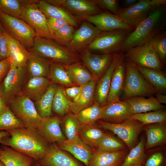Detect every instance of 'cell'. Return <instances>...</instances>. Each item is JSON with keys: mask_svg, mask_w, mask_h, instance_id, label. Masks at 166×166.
<instances>
[{"mask_svg": "<svg viewBox=\"0 0 166 166\" xmlns=\"http://www.w3.org/2000/svg\"><path fill=\"white\" fill-rule=\"evenodd\" d=\"M10 135L0 141L38 162L45 155L49 146L36 129L26 127L7 130Z\"/></svg>", "mask_w": 166, "mask_h": 166, "instance_id": "1", "label": "cell"}, {"mask_svg": "<svg viewBox=\"0 0 166 166\" xmlns=\"http://www.w3.org/2000/svg\"><path fill=\"white\" fill-rule=\"evenodd\" d=\"M160 6L149 12L136 26L122 45L120 53L149 42L165 30V9Z\"/></svg>", "mask_w": 166, "mask_h": 166, "instance_id": "2", "label": "cell"}, {"mask_svg": "<svg viewBox=\"0 0 166 166\" xmlns=\"http://www.w3.org/2000/svg\"><path fill=\"white\" fill-rule=\"evenodd\" d=\"M30 52L50 61L64 65L76 62L78 57L68 47L61 45L53 40L36 36Z\"/></svg>", "mask_w": 166, "mask_h": 166, "instance_id": "3", "label": "cell"}, {"mask_svg": "<svg viewBox=\"0 0 166 166\" xmlns=\"http://www.w3.org/2000/svg\"><path fill=\"white\" fill-rule=\"evenodd\" d=\"M125 73L123 99L153 96L157 92L144 78L135 65L125 58Z\"/></svg>", "mask_w": 166, "mask_h": 166, "instance_id": "4", "label": "cell"}, {"mask_svg": "<svg viewBox=\"0 0 166 166\" xmlns=\"http://www.w3.org/2000/svg\"><path fill=\"white\" fill-rule=\"evenodd\" d=\"M132 31L123 30L102 31L85 49L100 54L120 53L122 45Z\"/></svg>", "mask_w": 166, "mask_h": 166, "instance_id": "5", "label": "cell"}, {"mask_svg": "<svg viewBox=\"0 0 166 166\" xmlns=\"http://www.w3.org/2000/svg\"><path fill=\"white\" fill-rule=\"evenodd\" d=\"M0 24L5 31L26 49L32 48L36 35L33 29L23 20L0 10Z\"/></svg>", "mask_w": 166, "mask_h": 166, "instance_id": "6", "label": "cell"}, {"mask_svg": "<svg viewBox=\"0 0 166 166\" xmlns=\"http://www.w3.org/2000/svg\"><path fill=\"white\" fill-rule=\"evenodd\" d=\"M38 0H22V9L19 18L34 30L36 36L54 40L47 19L38 8Z\"/></svg>", "mask_w": 166, "mask_h": 166, "instance_id": "7", "label": "cell"}, {"mask_svg": "<svg viewBox=\"0 0 166 166\" xmlns=\"http://www.w3.org/2000/svg\"><path fill=\"white\" fill-rule=\"evenodd\" d=\"M8 105L14 114L26 127L37 129L42 118L32 100L20 93L13 99Z\"/></svg>", "mask_w": 166, "mask_h": 166, "instance_id": "8", "label": "cell"}, {"mask_svg": "<svg viewBox=\"0 0 166 166\" xmlns=\"http://www.w3.org/2000/svg\"><path fill=\"white\" fill-rule=\"evenodd\" d=\"M125 58L138 66L163 71L164 65L149 42L126 50Z\"/></svg>", "mask_w": 166, "mask_h": 166, "instance_id": "9", "label": "cell"}, {"mask_svg": "<svg viewBox=\"0 0 166 166\" xmlns=\"http://www.w3.org/2000/svg\"><path fill=\"white\" fill-rule=\"evenodd\" d=\"M97 121L101 127L117 135L129 150L133 147L143 126L139 121L130 118L119 123H111L100 120Z\"/></svg>", "mask_w": 166, "mask_h": 166, "instance_id": "10", "label": "cell"}, {"mask_svg": "<svg viewBox=\"0 0 166 166\" xmlns=\"http://www.w3.org/2000/svg\"><path fill=\"white\" fill-rule=\"evenodd\" d=\"M26 72V66L19 67L11 63L7 74L0 83V95L7 105L21 93Z\"/></svg>", "mask_w": 166, "mask_h": 166, "instance_id": "11", "label": "cell"}, {"mask_svg": "<svg viewBox=\"0 0 166 166\" xmlns=\"http://www.w3.org/2000/svg\"><path fill=\"white\" fill-rule=\"evenodd\" d=\"M166 4V0H138L131 6L121 8L117 15L125 23L135 28L149 12Z\"/></svg>", "mask_w": 166, "mask_h": 166, "instance_id": "12", "label": "cell"}, {"mask_svg": "<svg viewBox=\"0 0 166 166\" xmlns=\"http://www.w3.org/2000/svg\"><path fill=\"white\" fill-rule=\"evenodd\" d=\"M53 5L63 7L71 13L81 18L103 12L95 0H47Z\"/></svg>", "mask_w": 166, "mask_h": 166, "instance_id": "13", "label": "cell"}, {"mask_svg": "<svg viewBox=\"0 0 166 166\" xmlns=\"http://www.w3.org/2000/svg\"><path fill=\"white\" fill-rule=\"evenodd\" d=\"M123 53L115 54L113 59L101 77L97 81L94 96V102L100 107L105 105L109 91L111 82L114 72L119 64L124 59Z\"/></svg>", "mask_w": 166, "mask_h": 166, "instance_id": "14", "label": "cell"}, {"mask_svg": "<svg viewBox=\"0 0 166 166\" xmlns=\"http://www.w3.org/2000/svg\"><path fill=\"white\" fill-rule=\"evenodd\" d=\"M114 54L95 53L85 49L82 51L81 57L84 66L98 80L108 68Z\"/></svg>", "mask_w": 166, "mask_h": 166, "instance_id": "15", "label": "cell"}, {"mask_svg": "<svg viewBox=\"0 0 166 166\" xmlns=\"http://www.w3.org/2000/svg\"><path fill=\"white\" fill-rule=\"evenodd\" d=\"M85 21L91 23L101 31L117 30L132 31L135 28L126 23L117 15L103 12L87 17Z\"/></svg>", "mask_w": 166, "mask_h": 166, "instance_id": "16", "label": "cell"}, {"mask_svg": "<svg viewBox=\"0 0 166 166\" xmlns=\"http://www.w3.org/2000/svg\"><path fill=\"white\" fill-rule=\"evenodd\" d=\"M101 32L90 23L86 21H84L80 27L75 31L73 37L67 46L74 52L82 51Z\"/></svg>", "mask_w": 166, "mask_h": 166, "instance_id": "17", "label": "cell"}, {"mask_svg": "<svg viewBox=\"0 0 166 166\" xmlns=\"http://www.w3.org/2000/svg\"><path fill=\"white\" fill-rule=\"evenodd\" d=\"M133 115L128 104L120 100L101 107L99 120L111 123H119Z\"/></svg>", "mask_w": 166, "mask_h": 166, "instance_id": "18", "label": "cell"}, {"mask_svg": "<svg viewBox=\"0 0 166 166\" xmlns=\"http://www.w3.org/2000/svg\"><path fill=\"white\" fill-rule=\"evenodd\" d=\"M61 121L56 116L42 118L37 130L47 142L59 143L66 139L60 128Z\"/></svg>", "mask_w": 166, "mask_h": 166, "instance_id": "19", "label": "cell"}, {"mask_svg": "<svg viewBox=\"0 0 166 166\" xmlns=\"http://www.w3.org/2000/svg\"><path fill=\"white\" fill-rule=\"evenodd\" d=\"M38 162L43 166H83L55 145L50 146L45 156Z\"/></svg>", "mask_w": 166, "mask_h": 166, "instance_id": "20", "label": "cell"}, {"mask_svg": "<svg viewBox=\"0 0 166 166\" xmlns=\"http://www.w3.org/2000/svg\"><path fill=\"white\" fill-rule=\"evenodd\" d=\"M61 149L69 152L86 166L88 165L93 154L90 147L84 142L79 137L65 140L58 143Z\"/></svg>", "mask_w": 166, "mask_h": 166, "instance_id": "21", "label": "cell"}, {"mask_svg": "<svg viewBox=\"0 0 166 166\" xmlns=\"http://www.w3.org/2000/svg\"><path fill=\"white\" fill-rule=\"evenodd\" d=\"M127 153L125 149L114 152L96 150L87 166H120Z\"/></svg>", "mask_w": 166, "mask_h": 166, "instance_id": "22", "label": "cell"}, {"mask_svg": "<svg viewBox=\"0 0 166 166\" xmlns=\"http://www.w3.org/2000/svg\"><path fill=\"white\" fill-rule=\"evenodd\" d=\"M122 100L129 105L133 114L156 111L165 107L160 103L153 96L148 98L141 96L131 97Z\"/></svg>", "mask_w": 166, "mask_h": 166, "instance_id": "23", "label": "cell"}, {"mask_svg": "<svg viewBox=\"0 0 166 166\" xmlns=\"http://www.w3.org/2000/svg\"><path fill=\"white\" fill-rule=\"evenodd\" d=\"M125 73L124 58L114 72L106 104L121 100V96L123 93L124 86Z\"/></svg>", "mask_w": 166, "mask_h": 166, "instance_id": "24", "label": "cell"}, {"mask_svg": "<svg viewBox=\"0 0 166 166\" xmlns=\"http://www.w3.org/2000/svg\"><path fill=\"white\" fill-rule=\"evenodd\" d=\"M3 30L8 44L11 63L19 67H26L31 52Z\"/></svg>", "mask_w": 166, "mask_h": 166, "instance_id": "25", "label": "cell"}, {"mask_svg": "<svg viewBox=\"0 0 166 166\" xmlns=\"http://www.w3.org/2000/svg\"><path fill=\"white\" fill-rule=\"evenodd\" d=\"M0 160L6 166H31L34 160L8 146H0Z\"/></svg>", "mask_w": 166, "mask_h": 166, "instance_id": "26", "label": "cell"}, {"mask_svg": "<svg viewBox=\"0 0 166 166\" xmlns=\"http://www.w3.org/2000/svg\"><path fill=\"white\" fill-rule=\"evenodd\" d=\"M37 5L47 19H63L74 26L77 25V20L76 17L61 7L53 5L45 0L38 1Z\"/></svg>", "mask_w": 166, "mask_h": 166, "instance_id": "27", "label": "cell"}, {"mask_svg": "<svg viewBox=\"0 0 166 166\" xmlns=\"http://www.w3.org/2000/svg\"><path fill=\"white\" fill-rule=\"evenodd\" d=\"M51 83L46 77H30L21 93L35 102L43 95Z\"/></svg>", "mask_w": 166, "mask_h": 166, "instance_id": "28", "label": "cell"}, {"mask_svg": "<svg viewBox=\"0 0 166 166\" xmlns=\"http://www.w3.org/2000/svg\"><path fill=\"white\" fill-rule=\"evenodd\" d=\"M31 52L26 65V70L30 77H48L51 62L47 59Z\"/></svg>", "mask_w": 166, "mask_h": 166, "instance_id": "29", "label": "cell"}, {"mask_svg": "<svg viewBox=\"0 0 166 166\" xmlns=\"http://www.w3.org/2000/svg\"><path fill=\"white\" fill-rule=\"evenodd\" d=\"M133 64L146 80L157 92L163 94L166 93V76L164 71H158Z\"/></svg>", "mask_w": 166, "mask_h": 166, "instance_id": "30", "label": "cell"}, {"mask_svg": "<svg viewBox=\"0 0 166 166\" xmlns=\"http://www.w3.org/2000/svg\"><path fill=\"white\" fill-rule=\"evenodd\" d=\"M147 137L144 145L146 150L164 143L166 140L165 123L144 125Z\"/></svg>", "mask_w": 166, "mask_h": 166, "instance_id": "31", "label": "cell"}, {"mask_svg": "<svg viewBox=\"0 0 166 166\" xmlns=\"http://www.w3.org/2000/svg\"><path fill=\"white\" fill-rule=\"evenodd\" d=\"M98 80L94 78L83 87L77 100L74 102L71 111L76 114L81 110L93 104L95 89Z\"/></svg>", "mask_w": 166, "mask_h": 166, "instance_id": "32", "label": "cell"}, {"mask_svg": "<svg viewBox=\"0 0 166 166\" xmlns=\"http://www.w3.org/2000/svg\"><path fill=\"white\" fill-rule=\"evenodd\" d=\"M65 66L72 81L77 86H83L96 78L84 66L79 63L76 62Z\"/></svg>", "mask_w": 166, "mask_h": 166, "instance_id": "33", "label": "cell"}, {"mask_svg": "<svg viewBox=\"0 0 166 166\" xmlns=\"http://www.w3.org/2000/svg\"><path fill=\"white\" fill-rule=\"evenodd\" d=\"M57 84L51 83L43 95L34 103L39 115L44 118L51 117L52 105Z\"/></svg>", "mask_w": 166, "mask_h": 166, "instance_id": "34", "label": "cell"}, {"mask_svg": "<svg viewBox=\"0 0 166 166\" xmlns=\"http://www.w3.org/2000/svg\"><path fill=\"white\" fill-rule=\"evenodd\" d=\"M105 133L95 123L81 126L79 137L89 147L96 148Z\"/></svg>", "mask_w": 166, "mask_h": 166, "instance_id": "35", "label": "cell"}, {"mask_svg": "<svg viewBox=\"0 0 166 166\" xmlns=\"http://www.w3.org/2000/svg\"><path fill=\"white\" fill-rule=\"evenodd\" d=\"M73 104V102L65 94L63 87L57 85L52 105L54 112L58 115L63 116L71 111Z\"/></svg>", "mask_w": 166, "mask_h": 166, "instance_id": "36", "label": "cell"}, {"mask_svg": "<svg viewBox=\"0 0 166 166\" xmlns=\"http://www.w3.org/2000/svg\"><path fill=\"white\" fill-rule=\"evenodd\" d=\"M48 78L52 83L67 87L74 86L64 65L51 62Z\"/></svg>", "mask_w": 166, "mask_h": 166, "instance_id": "37", "label": "cell"}, {"mask_svg": "<svg viewBox=\"0 0 166 166\" xmlns=\"http://www.w3.org/2000/svg\"><path fill=\"white\" fill-rule=\"evenodd\" d=\"M101 110V107L94 103L75 115L81 126L91 124L100 119Z\"/></svg>", "mask_w": 166, "mask_h": 166, "instance_id": "38", "label": "cell"}, {"mask_svg": "<svg viewBox=\"0 0 166 166\" xmlns=\"http://www.w3.org/2000/svg\"><path fill=\"white\" fill-rule=\"evenodd\" d=\"M129 118L137 120L143 126L166 121V112L164 109L144 113L135 114Z\"/></svg>", "mask_w": 166, "mask_h": 166, "instance_id": "39", "label": "cell"}, {"mask_svg": "<svg viewBox=\"0 0 166 166\" xmlns=\"http://www.w3.org/2000/svg\"><path fill=\"white\" fill-rule=\"evenodd\" d=\"M61 122L62 123L66 139L72 140L79 137V133L81 125L75 114L67 115L61 121Z\"/></svg>", "mask_w": 166, "mask_h": 166, "instance_id": "40", "label": "cell"}, {"mask_svg": "<svg viewBox=\"0 0 166 166\" xmlns=\"http://www.w3.org/2000/svg\"><path fill=\"white\" fill-rule=\"evenodd\" d=\"M144 140L142 138L136 145L130 150L120 166H133L141 164L144 157Z\"/></svg>", "mask_w": 166, "mask_h": 166, "instance_id": "41", "label": "cell"}, {"mask_svg": "<svg viewBox=\"0 0 166 166\" xmlns=\"http://www.w3.org/2000/svg\"><path fill=\"white\" fill-rule=\"evenodd\" d=\"M26 127L9 107L0 115V131Z\"/></svg>", "mask_w": 166, "mask_h": 166, "instance_id": "42", "label": "cell"}, {"mask_svg": "<svg viewBox=\"0 0 166 166\" xmlns=\"http://www.w3.org/2000/svg\"><path fill=\"white\" fill-rule=\"evenodd\" d=\"M97 150L104 151L114 152L125 149V145L114 136L105 133L99 142Z\"/></svg>", "mask_w": 166, "mask_h": 166, "instance_id": "43", "label": "cell"}, {"mask_svg": "<svg viewBox=\"0 0 166 166\" xmlns=\"http://www.w3.org/2000/svg\"><path fill=\"white\" fill-rule=\"evenodd\" d=\"M149 42L164 65L166 62V32L164 30L158 33Z\"/></svg>", "mask_w": 166, "mask_h": 166, "instance_id": "44", "label": "cell"}, {"mask_svg": "<svg viewBox=\"0 0 166 166\" xmlns=\"http://www.w3.org/2000/svg\"><path fill=\"white\" fill-rule=\"evenodd\" d=\"M22 7L20 0H0V10L15 18H19Z\"/></svg>", "mask_w": 166, "mask_h": 166, "instance_id": "45", "label": "cell"}, {"mask_svg": "<svg viewBox=\"0 0 166 166\" xmlns=\"http://www.w3.org/2000/svg\"><path fill=\"white\" fill-rule=\"evenodd\" d=\"M74 27L68 24L59 28L53 34L54 40L67 46L73 37L75 31Z\"/></svg>", "mask_w": 166, "mask_h": 166, "instance_id": "46", "label": "cell"}, {"mask_svg": "<svg viewBox=\"0 0 166 166\" xmlns=\"http://www.w3.org/2000/svg\"><path fill=\"white\" fill-rule=\"evenodd\" d=\"M95 1L101 9L108 10L115 14L118 15L121 9L117 0H96Z\"/></svg>", "mask_w": 166, "mask_h": 166, "instance_id": "47", "label": "cell"}, {"mask_svg": "<svg viewBox=\"0 0 166 166\" xmlns=\"http://www.w3.org/2000/svg\"><path fill=\"white\" fill-rule=\"evenodd\" d=\"M10 57L9 47L2 27L0 24V61Z\"/></svg>", "mask_w": 166, "mask_h": 166, "instance_id": "48", "label": "cell"}, {"mask_svg": "<svg viewBox=\"0 0 166 166\" xmlns=\"http://www.w3.org/2000/svg\"><path fill=\"white\" fill-rule=\"evenodd\" d=\"M47 22L49 28L53 35L55 32L62 26L70 24L66 20L61 19H48Z\"/></svg>", "mask_w": 166, "mask_h": 166, "instance_id": "49", "label": "cell"}, {"mask_svg": "<svg viewBox=\"0 0 166 166\" xmlns=\"http://www.w3.org/2000/svg\"><path fill=\"white\" fill-rule=\"evenodd\" d=\"M83 86H73L64 89L65 93L68 97L73 100L75 102L79 97Z\"/></svg>", "mask_w": 166, "mask_h": 166, "instance_id": "50", "label": "cell"}, {"mask_svg": "<svg viewBox=\"0 0 166 166\" xmlns=\"http://www.w3.org/2000/svg\"><path fill=\"white\" fill-rule=\"evenodd\" d=\"M163 156L161 153H155L147 160L145 166H160L163 162Z\"/></svg>", "mask_w": 166, "mask_h": 166, "instance_id": "51", "label": "cell"}, {"mask_svg": "<svg viewBox=\"0 0 166 166\" xmlns=\"http://www.w3.org/2000/svg\"><path fill=\"white\" fill-rule=\"evenodd\" d=\"M11 64L10 57L0 61V83L7 74Z\"/></svg>", "mask_w": 166, "mask_h": 166, "instance_id": "52", "label": "cell"}, {"mask_svg": "<svg viewBox=\"0 0 166 166\" xmlns=\"http://www.w3.org/2000/svg\"><path fill=\"white\" fill-rule=\"evenodd\" d=\"M155 97L158 102L160 104H166V96L159 92H157L155 94Z\"/></svg>", "mask_w": 166, "mask_h": 166, "instance_id": "53", "label": "cell"}, {"mask_svg": "<svg viewBox=\"0 0 166 166\" xmlns=\"http://www.w3.org/2000/svg\"><path fill=\"white\" fill-rule=\"evenodd\" d=\"M8 106L0 95V115L6 110Z\"/></svg>", "mask_w": 166, "mask_h": 166, "instance_id": "54", "label": "cell"}, {"mask_svg": "<svg viewBox=\"0 0 166 166\" xmlns=\"http://www.w3.org/2000/svg\"><path fill=\"white\" fill-rule=\"evenodd\" d=\"M137 0H125L123 2L124 8H126L132 6L135 4L137 2Z\"/></svg>", "mask_w": 166, "mask_h": 166, "instance_id": "55", "label": "cell"}, {"mask_svg": "<svg viewBox=\"0 0 166 166\" xmlns=\"http://www.w3.org/2000/svg\"><path fill=\"white\" fill-rule=\"evenodd\" d=\"M10 135L9 133L6 131H0V141L3 138Z\"/></svg>", "mask_w": 166, "mask_h": 166, "instance_id": "56", "label": "cell"}, {"mask_svg": "<svg viewBox=\"0 0 166 166\" xmlns=\"http://www.w3.org/2000/svg\"><path fill=\"white\" fill-rule=\"evenodd\" d=\"M31 166H43L40 164L38 162L34 161Z\"/></svg>", "mask_w": 166, "mask_h": 166, "instance_id": "57", "label": "cell"}, {"mask_svg": "<svg viewBox=\"0 0 166 166\" xmlns=\"http://www.w3.org/2000/svg\"><path fill=\"white\" fill-rule=\"evenodd\" d=\"M0 166H6L0 160Z\"/></svg>", "mask_w": 166, "mask_h": 166, "instance_id": "58", "label": "cell"}, {"mask_svg": "<svg viewBox=\"0 0 166 166\" xmlns=\"http://www.w3.org/2000/svg\"><path fill=\"white\" fill-rule=\"evenodd\" d=\"M141 164H137V165H135L133 166H141Z\"/></svg>", "mask_w": 166, "mask_h": 166, "instance_id": "59", "label": "cell"}]
</instances>
